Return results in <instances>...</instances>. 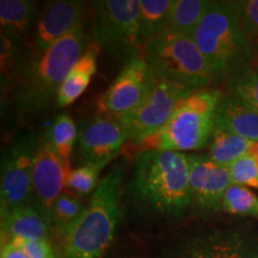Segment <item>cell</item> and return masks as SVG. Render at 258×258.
<instances>
[{
	"label": "cell",
	"mask_w": 258,
	"mask_h": 258,
	"mask_svg": "<svg viewBox=\"0 0 258 258\" xmlns=\"http://www.w3.org/2000/svg\"><path fill=\"white\" fill-rule=\"evenodd\" d=\"M235 3L241 29L256 60L258 56V0H241Z\"/></svg>",
	"instance_id": "cell-30"
},
{
	"label": "cell",
	"mask_w": 258,
	"mask_h": 258,
	"mask_svg": "<svg viewBox=\"0 0 258 258\" xmlns=\"http://www.w3.org/2000/svg\"><path fill=\"white\" fill-rule=\"evenodd\" d=\"M189 175V154L140 151L131 182L132 195L150 211L177 217L191 207Z\"/></svg>",
	"instance_id": "cell-2"
},
{
	"label": "cell",
	"mask_w": 258,
	"mask_h": 258,
	"mask_svg": "<svg viewBox=\"0 0 258 258\" xmlns=\"http://www.w3.org/2000/svg\"><path fill=\"white\" fill-rule=\"evenodd\" d=\"M157 77L143 55L125 63L98 102L102 114L121 116L137 109L152 91Z\"/></svg>",
	"instance_id": "cell-10"
},
{
	"label": "cell",
	"mask_w": 258,
	"mask_h": 258,
	"mask_svg": "<svg viewBox=\"0 0 258 258\" xmlns=\"http://www.w3.org/2000/svg\"><path fill=\"white\" fill-rule=\"evenodd\" d=\"M50 224L35 207H19L2 212L3 238L40 240L47 239ZM6 241V243H9Z\"/></svg>",
	"instance_id": "cell-17"
},
{
	"label": "cell",
	"mask_w": 258,
	"mask_h": 258,
	"mask_svg": "<svg viewBox=\"0 0 258 258\" xmlns=\"http://www.w3.org/2000/svg\"><path fill=\"white\" fill-rule=\"evenodd\" d=\"M215 128L258 143V111L238 97L227 93L218 104Z\"/></svg>",
	"instance_id": "cell-16"
},
{
	"label": "cell",
	"mask_w": 258,
	"mask_h": 258,
	"mask_svg": "<svg viewBox=\"0 0 258 258\" xmlns=\"http://www.w3.org/2000/svg\"><path fill=\"white\" fill-rule=\"evenodd\" d=\"M0 258H29L23 250L19 249L12 241L2 245V254Z\"/></svg>",
	"instance_id": "cell-32"
},
{
	"label": "cell",
	"mask_w": 258,
	"mask_h": 258,
	"mask_svg": "<svg viewBox=\"0 0 258 258\" xmlns=\"http://www.w3.org/2000/svg\"><path fill=\"white\" fill-rule=\"evenodd\" d=\"M99 51H101V46L97 42H89L83 55L79 57V60L67 74L66 79L61 84L56 97L57 106L63 108L72 104L88 89L93 74L96 73Z\"/></svg>",
	"instance_id": "cell-18"
},
{
	"label": "cell",
	"mask_w": 258,
	"mask_h": 258,
	"mask_svg": "<svg viewBox=\"0 0 258 258\" xmlns=\"http://www.w3.org/2000/svg\"><path fill=\"white\" fill-rule=\"evenodd\" d=\"M230 93L258 111V67L249 64L227 79Z\"/></svg>",
	"instance_id": "cell-27"
},
{
	"label": "cell",
	"mask_w": 258,
	"mask_h": 258,
	"mask_svg": "<svg viewBox=\"0 0 258 258\" xmlns=\"http://www.w3.org/2000/svg\"><path fill=\"white\" fill-rule=\"evenodd\" d=\"M257 67H258V61H257Z\"/></svg>",
	"instance_id": "cell-33"
},
{
	"label": "cell",
	"mask_w": 258,
	"mask_h": 258,
	"mask_svg": "<svg viewBox=\"0 0 258 258\" xmlns=\"http://www.w3.org/2000/svg\"><path fill=\"white\" fill-rule=\"evenodd\" d=\"M128 139L127 131L116 116H96L80 132L79 153L85 164L110 161Z\"/></svg>",
	"instance_id": "cell-14"
},
{
	"label": "cell",
	"mask_w": 258,
	"mask_h": 258,
	"mask_svg": "<svg viewBox=\"0 0 258 258\" xmlns=\"http://www.w3.org/2000/svg\"><path fill=\"white\" fill-rule=\"evenodd\" d=\"M221 209L233 215L258 218V196L246 186L231 184L222 198Z\"/></svg>",
	"instance_id": "cell-26"
},
{
	"label": "cell",
	"mask_w": 258,
	"mask_h": 258,
	"mask_svg": "<svg viewBox=\"0 0 258 258\" xmlns=\"http://www.w3.org/2000/svg\"><path fill=\"white\" fill-rule=\"evenodd\" d=\"M37 140L23 137L10 148L2 163V212L27 207L32 200V167Z\"/></svg>",
	"instance_id": "cell-11"
},
{
	"label": "cell",
	"mask_w": 258,
	"mask_h": 258,
	"mask_svg": "<svg viewBox=\"0 0 258 258\" xmlns=\"http://www.w3.org/2000/svg\"><path fill=\"white\" fill-rule=\"evenodd\" d=\"M31 53L25 50L21 38L0 36V76H2V91L9 92V89H16L19 78L27 66Z\"/></svg>",
	"instance_id": "cell-19"
},
{
	"label": "cell",
	"mask_w": 258,
	"mask_h": 258,
	"mask_svg": "<svg viewBox=\"0 0 258 258\" xmlns=\"http://www.w3.org/2000/svg\"><path fill=\"white\" fill-rule=\"evenodd\" d=\"M173 0H140V41L146 43L169 29Z\"/></svg>",
	"instance_id": "cell-22"
},
{
	"label": "cell",
	"mask_w": 258,
	"mask_h": 258,
	"mask_svg": "<svg viewBox=\"0 0 258 258\" xmlns=\"http://www.w3.org/2000/svg\"><path fill=\"white\" fill-rule=\"evenodd\" d=\"M44 137L62 159L70 161L78 133L76 123L69 114L62 112L57 115Z\"/></svg>",
	"instance_id": "cell-25"
},
{
	"label": "cell",
	"mask_w": 258,
	"mask_h": 258,
	"mask_svg": "<svg viewBox=\"0 0 258 258\" xmlns=\"http://www.w3.org/2000/svg\"><path fill=\"white\" fill-rule=\"evenodd\" d=\"M221 93L205 89L178 103L169 121L139 145L141 151H195L207 146L215 129V112Z\"/></svg>",
	"instance_id": "cell-5"
},
{
	"label": "cell",
	"mask_w": 258,
	"mask_h": 258,
	"mask_svg": "<svg viewBox=\"0 0 258 258\" xmlns=\"http://www.w3.org/2000/svg\"><path fill=\"white\" fill-rule=\"evenodd\" d=\"M38 2L32 0H2L0 27L2 34L21 38L28 32L37 14Z\"/></svg>",
	"instance_id": "cell-20"
},
{
	"label": "cell",
	"mask_w": 258,
	"mask_h": 258,
	"mask_svg": "<svg viewBox=\"0 0 258 258\" xmlns=\"http://www.w3.org/2000/svg\"><path fill=\"white\" fill-rule=\"evenodd\" d=\"M121 184L118 169L98 183L82 218L63 237L60 258H101L105 253L120 220Z\"/></svg>",
	"instance_id": "cell-4"
},
{
	"label": "cell",
	"mask_w": 258,
	"mask_h": 258,
	"mask_svg": "<svg viewBox=\"0 0 258 258\" xmlns=\"http://www.w3.org/2000/svg\"><path fill=\"white\" fill-rule=\"evenodd\" d=\"M11 241L23 250L29 258H55L54 251L47 239L27 240L17 238Z\"/></svg>",
	"instance_id": "cell-31"
},
{
	"label": "cell",
	"mask_w": 258,
	"mask_h": 258,
	"mask_svg": "<svg viewBox=\"0 0 258 258\" xmlns=\"http://www.w3.org/2000/svg\"><path fill=\"white\" fill-rule=\"evenodd\" d=\"M211 5L207 0H173L167 31L191 37Z\"/></svg>",
	"instance_id": "cell-23"
},
{
	"label": "cell",
	"mask_w": 258,
	"mask_h": 258,
	"mask_svg": "<svg viewBox=\"0 0 258 258\" xmlns=\"http://www.w3.org/2000/svg\"><path fill=\"white\" fill-rule=\"evenodd\" d=\"M70 172V161L55 152L46 137L38 141L32 167V200L49 224L51 208L63 192Z\"/></svg>",
	"instance_id": "cell-12"
},
{
	"label": "cell",
	"mask_w": 258,
	"mask_h": 258,
	"mask_svg": "<svg viewBox=\"0 0 258 258\" xmlns=\"http://www.w3.org/2000/svg\"><path fill=\"white\" fill-rule=\"evenodd\" d=\"M143 56L157 78L180 84L192 91L205 90L214 82L208 61L190 36L161 32L144 44Z\"/></svg>",
	"instance_id": "cell-6"
},
{
	"label": "cell",
	"mask_w": 258,
	"mask_h": 258,
	"mask_svg": "<svg viewBox=\"0 0 258 258\" xmlns=\"http://www.w3.org/2000/svg\"><path fill=\"white\" fill-rule=\"evenodd\" d=\"M192 90L186 86L157 78L152 91L134 110L116 116L123 124L129 140L141 145L157 133L169 121L178 103L191 95Z\"/></svg>",
	"instance_id": "cell-8"
},
{
	"label": "cell",
	"mask_w": 258,
	"mask_h": 258,
	"mask_svg": "<svg viewBox=\"0 0 258 258\" xmlns=\"http://www.w3.org/2000/svg\"><path fill=\"white\" fill-rule=\"evenodd\" d=\"M189 163L191 207L201 213L220 211L222 198L232 184L228 169L200 154H189Z\"/></svg>",
	"instance_id": "cell-13"
},
{
	"label": "cell",
	"mask_w": 258,
	"mask_h": 258,
	"mask_svg": "<svg viewBox=\"0 0 258 258\" xmlns=\"http://www.w3.org/2000/svg\"><path fill=\"white\" fill-rule=\"evenodd\" d=\"M191 38L208 61L217 82L227 80L254 61L235 2H212Z\"/></svg>",
	"instance_id": "cell-3"
},
{
	"label": "cell",
	"mask_w": 258,
	"mask_h": 258,
	"mask_svg": "<svg viewBox=\"0 0 258 258\" xmlns=\"http://www.w3.org/2000/svg\"><path fill=\"white\" fill-rule=\"evenodd\" d=\"M85 3L59 0L47 3L35 27V50L44 51L71 32L84 27Z\"/></svg>",
	"instance_id": "cell-15"
},
{
	"label": "cell",
	"mask_w": 258,
	"mask_h": 258,
	"mask_svg": "<svg viewBox=\"0 0 258 258\" xmlns=\"http://www.w3.org/2000/svg\"><path fill=\"white\" fill-rule=\"evenodd\" d=\"M252 145L253 141L215 128L209 141L208 158L219 165L227 167L249 152Z\"/></svg>",
	"instance_id": "cell-21"
},
{
	"label": "cell",
	"mask_w": 258,
	"mask_h": 258,
	"mask_svg": "<svg viewBox=\"0 0 258 258\" xmlns=\"http://www.w3.org/2000/svg\"><path fill=\"white\" fill-rule=\"evenodd\" d=\"M109 160L101 163H86L83 166L74 169L67 177L66 186L78 195H88L98 186V177L103 167Z\"/></svg>",
	"instance_id": "cell-29"
},
{
	"label": "cell",
	"mask_w": 258,
	"mask_h": 258,
	"mask_svg": "<svg viewBox=\"0 0 258 258\" xmlns=\"http://www.w3.org/2000/svg\"><path fill=\"white\" fill-rule=\"evenodd\" d=\"M95 17L93 41L112 53L137 56L140 41V0H98L91 3Z\"/></svg>",
	"instance_id": "cell-7"
},
{
	"label": "cell",
	"mask_w": 258,
	"mask_h": 258,
	"mask_svg": "<svg viewBox=\"0 0 258 258\" xmlns=\"http://www.w3.org/2000/svg\"><path fill=\"white\" fill-rule=\"evenodd\" d=\"M232 184L258 189V143L251 150L227 166Z\"/></svg>",
	"instance_id": "cell-28"
},
{
	"label": "cell",
	"mask_w": 258,
	"mask_h": 258,
	"mask_svg": "<svg viewBox=\"0 0 258 258\" xmlns=\"http://www.w3.org/2000/svg\"><path fill=\"white\" fill-rule=\"evenodd\" d=\"M172 258H258V239L240 228H218L185 235Z\"/></svg>",
	"instance_id": "cell-9"
},
{
	"label": "cell",
	"mask_w": 258,
	"mask_h": 258,
	"mask_svg": "<svg viewBox=\"0 0 258 258\" xmlns=\"http://www.w3.org/2000/svg\"><path fill=\"white\" fill-rule=\"evenodd\" d=\"M88 44V35L82 27L49 49L32 51L15 89V109L19 120H29L56 103L61 84Z\"/></svg>",
	"instance_id": "cell-1"
},
{
	"label": "cell",
	"mask_w": 258,
	"mask_h": 258,
	"mask_svg": "<svg viewBox=\"0 0 258 258\" xmlns=\"http://www.w3.org/2000/svg\"><path fill=\"white\" fill-rule=\"evenodd\" d=\"M85 207L73 194L63 191L54 202L50 214V224L64 237L71 228L82 218Z\"/></svg>",
	"instance_id": "cell-24"
}]
</instances>
